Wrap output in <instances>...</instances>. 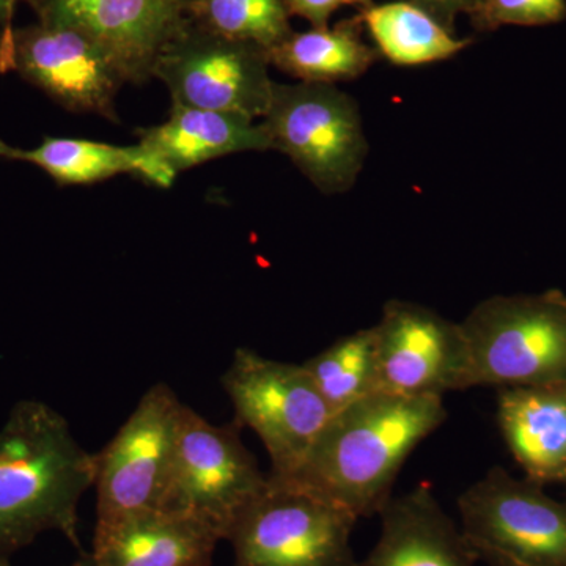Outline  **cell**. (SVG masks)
Masks as SVG:
<instances>
[{
	"instance_id": "obj_13",
	"label": "cell",
	"mask_w": 566,
	"mask_h": 566,
	"mask_svg": "<svg viewBox=\"0 0 566 566\" xmlns=\"http://www.w3.org/2000/svg\"><path fill=\"white\" fill-rule=\"evenodd\" d=\"M44 24L77 29L102 44L126 82L144 84L186 21L177 0H28Z\"/></svg>"
},
{
	"instance_id": "obj_25",
	"label": "cell",
	"mask_w": 566,
	"mask_h": 566,
	"mask_svg": "<svg viewBox=\"0 0 566 566\" xmlns=\"http://www.w3.org/2000/svg\"><path fill=\"white\" fill-rule=\"evenodd\" d=\"M420 9L430 13L439 24L444 25L450 32H455V22L461 14L471 17L480 0H411Z\"/></svg>"
},
{
	"instance_id": "obj_28",
	"label": "cell",
	"mask_w": 566,
	"mask_h": 566,
	"mask_svg": "<svg viewBox=\"0 0 566 566\" xmlns=\"http://www.w3.org/2000/svg\"><path fill=\"white\" fill-rule=\"evenodd\" d=\"M0 566H11L10 560H0ZM71 566H95V564H93L92 554H82Z\"/></svg>"
},
{
	"instance_id": "obj_21",
	"label": "cell",
	"mask_w": 566,
	"mask_h": 566,
	"mask_svg": "<svg viewBox=\"0 0 566 566\" xmlns=\"http://www.w3.org/2000/svg\"><path fill=\"white\" fill-rule=\"evenodd\" d=\"M333 415L378 394L374 326L337 338L303 364Z\"/></svg>"
},
{
	"instance_id": "obj_16",
	"label": "cell",
	"mask_w": 566,
	"mask_h": 566,
	"mask_svg": "<svg viewBox=\"0 0 566 566\" xmlns=\"http://www.w3.org/2000/svg\"><path fill=\"white\" fill-rule=\"evenodd\" d=\"M497 423L526 479L566 485V385L501 387Z\"/></svg>"
},
{
	"instance_id": "obj_5",
	"label": "cell",
	"mask_w": 566,
	"mask_h": 566,
	"mask_svg": "<svg viewBox=\"0 0 566 566\" xmlns=\"http://www.w3.org/2000/svg\"><path fill=\"white\" fill-rule=\"evenodd\" d=\"M357 520L303 488L268 474L262 494L227 534L233 566H354Z\"/></svg>"
},
{
	"instance_id": "obj_7",
	"label": "cell",
	"mask_w": 566,
	"mask_h": 566,
	"mask_svg": "<svg viewBox=\"0 0 566 566\" xmlns=\"http://www.w3.org/2000/svg\"><path fill=\"white\" fill-rule=\"evenodd\" d=\"M240 431L237 422L212 424L185 405L161 510L200 517L226 539L238 516L268 485V474Z\"/></svg>"
},
{
	"instance_id": "obj_2",
	"label": "cell",
	"mask_w": 566,
	"mask_h": 566,
	"mask_svg": "<svg viewBox=\"0 0 566 566\" xmlns=\"http://www.w3.org/2000/svg\"><path fill=\"white\" fill-rule=\"evenodd\" d=\"M95 474V455L82 449L61 412L43 401H18L0 428V560L52 531L81 549L77 509Z\"/></svg>"
},
{
	"instance_id": "obj_11",
	"label": "cell",
	"mask_w": 566,
	"mask_h": 566,
	"mask_svg": "<svg viewBox=\"0 0 566 566\" xmlns=\"http://www.w3.org/2000/svg\"><path fill=\"white\" fill-rule=\"evenodd\" d=\"M7 71L20 74L66 111L117 120L115 98L125 76L109 52L77 29L40 21L2 29L0 73Z\"/></svg>"
},
{
	"instance_id": "obj_3",
	"label": "cell",
	"mask_w": 566,
	"mask_h": 566,
	"mask_svg": "<svg viewBox=\"0 0 566 566\" xmlns=\"http://www.w3.org/2000/svg\"><path fill=\"white\" fill-rule=\"evenodd\" d=\"M461 324L474 387L566 385V294H497Z\"/></svg>"
},
{
	"instance_id": "obj_8",
	"label": "cell",
	"mask_w": 566,
	"mask_h": 566,
	"mask_svg": "<svg viewBox=\"0 0 566 566\" xmlns=\"http://www.w3.org/2000/svg\"><path fill=\"white\" fill-rule=\"evenodd\" d=\"M270 66L263 48L208 31L186 14L180 31L159 52L153 77L167 85L174 104L259 120L273 99Z\"/></svg>"
},
{
	"instance_id": "obj_9",
	"label": "cell",
	"mask_w": 566,
	"mask_h": 566,
	"mask_svg": "<svg viewBox=\"0 0 566 566\" xmlns=\"http://www.w3.org/2000/svg\"><path fill=\"white\" fill-rule=\"evenodd\" d=\"M545 488L501 465L469 486L458 499V512L475 553L523 566H566V499Z\"/></svg>"
},
{
	"instance_id": "obj_10",
	"label": "cell",
	"mask_w": 566,
	"mask_h": 566,
	"mask_svg": "<svg viewBox=\"0 0 566 566\" xmlns=\"http://www.w3.org/2000/svg\"><path fill=\"white\" fill-rule=\"evenodd\" d=\"M185 403L158 382L102 452L95 453L96 521L161 510Z\"/></svg>"
},
{
	"instance_id": "obj_19",
	"label": "cell",
	"mask_w": 566,
	"mask_h": 566,
	"mask_svg": "<svg viewBox=\"0 0 566 566\" xmlns=\"http://www.w3.org/2000/svg\"><path fill=\"white\" fill-rule=\"evenodd\" d=\"M359 17L337 22L334 28L292 32L268 51L271 66L294 80L311 84H337L364 76L379 54L363 39Z\"/></svg>"
},
{
	"instance_id": "obj_20",
	"label": "cell",
	"mask_w": 566,
	"mask_h": 566,
	"mask_svg": "<svg viewBox=\"0 0 566 566\" xmlns=\"http://www.w3.org/2000/svg\"><path fill=\"white\" fill-rule=\"evenodd\" d=\"M357 17L371 36L379 57L394 65L419 66L455 57L471 39H458L411 0L374 3Z\"/></svg>"
},
{
	"instance_id": "obj_18",
	"label": "cell",
	"mask_w": 566,
	"mask_h": 566,
	"mask_svg": "<svg viewBox=\"0 0 566 566\" xmlns=\"http://www.w3.org/2000/svg\"><path fill=\"white\" fill-rule=\"evenodd\" d=\"M0 158L35 164L61 186L92 185L132 174L158 188H170L177 178L140 144L118 147L103 142L44 137L39 147L22 150L0 140Z\"/></svg>"
},
{
	"instance_id": "obj_26",
	"label": "cell",
	"mask_w": 566,
	"mask_h": 566,
	"mask_svg": "<svg viewBox=\"0 0 566 566\" xmlns=\"http://www.w3.org/2000/svg\"><path fill=\"white\" fill-rule=\"evenodd\" d=\"M17 2L18 0H0V25H2V29L11 28Z\"/></svg>"
},
{
	"instance_id": "obj_12",
	"label": "cell",
	"mask_w": 566,
	"mask_h": 566,
	"mask_svg": "<svg viewBox=\"0 0 566 566\" xmlns=\"http://www.w3.org/2000/svg\"><path fill=\"white\" fill-rule=\"evenodd\" d=\"M379 392L441 397L468 390L469 352L460 323L390 300L374 326Z\"/></svg>"
},
{
	"instance_id": "obj_4",
	"label": "cell",
	"mask_w": 566,
	"mask_h": 566,
	"mask_svg": "<svg viewBox=\"0 0 566 566\" xmlns=\"http://www.w3.org/2000/svg\"><path fill=\"white\" fill-rule=\"evenodd\" d=\"M221 381L234 422L259 436L275 479H286L300 468L334 416L303 364L238 348Z\"/></svg>"
},
{
	"instance_id": "obj_15",
	"label": "cell",
	"mask_w": 566,
	"mask_h": 566,
	"mask_svg": "<svg viewBox=\"0 0 566 566\" xmlns=\"http://www.w3.org/2000/svg\"><path fill=\"white\" fill-rule=\"evenodd\" d=\"M381 534L371 553L354 566H474L479 560L463 528L423 483L390 499L378 515Z\"/></svg>"
},
{
	"instance_id": "obj_24",
	"label": "cell",
	"mask_w": 566,
	"mask_h": 566,
	"mask_svg": "<svg viewBox=\"0 0 566 566\" xmlns=\"http://www.w3.org/2000/svg\"><path fill=\"white\" fill-rule=\"evenodd\" d=\"M292 17H300L312 28H326L331 18L342 7H357L365 10L374 6V0H283Z\"/></svg>"
},
{
	"instance_id": "obj_17",
	"label": "cell",
	"mask_w": 566,
	"mask_h": 566,
	"mask_svg": "<svg viewBox=\"0 0 566 566\" xmlns=\"http://www.w3.org/2000/svg\"><path fill=\"white\" fill-rule=\"evenodd\" d=\"M139 134L142 147L175 175L233 153L273 150V139L263 122L180 104H174L163 125L140 129Z\"/></svg>"
},
{
	"instance_id": "obj_22",
	"label": "cell",
	"mask_w": 566,
	"mask_h": 566,
	"mask_svg": "<svg viewBox=\"0 0 566 566\" xmlns=\"http://www.w3.org/2000/svg\"><path fill=\"white\" fill-rule=\"evenodd\" d=\"M185 11L208 31L266 51L293 32L283 0H197Z\"/></svg>"
},
{
	"instance_id": "obj_23",
	"label": "cell",
	"mask_w": 566,
	"mask_h": 566,
	"mask_svg": "<svg viewBox=\"0 0 566 566\" xmlns=\"http://www.w3.org/2000/svg\"><path fill=\"white\" fill-rule=\"evenodd\" d=\"M472 25L491 32L504 25H549L566 18V0H480L471 14Z\"/></svg>"
},
{
	"instance_id": "obj_1",
	"label": "cell",
	"mask_w": 566,
	"mask_h": 566,
	"mask_svg": "<svg viewBox=\"0 0 566 566\" xmlns=\"http://www.w3.org/2000/svg\"><path fill=\"white\" fill-rule=\"evenodd\" d=\"M446 420L441 397L370 395L335 412L300 468L279 480L318 495L356 520L379 515L412 450Z\"/></svg>"
},
{
	"instance_id": "obj_6",
	"label": "cell",
	"mask_w": 566,
	"mask_h": 566,
	"mask_svg": "<svg viewBox=\"0 0 566 566\" xmlns=\"http://www.w3.org/2000/svg\"><path fill=\"white\" fill-rule=\"evenodd\" d=\"M263 123L273 150L289 156L319 191H348L363 172L368 144L359 106L334 84H274Z\"/></svg>"
},
{
	"instance_id": "obj_14",
	"label": "cell",
	"mask_w": 566,
	"mask_h": 566,
	"mask_svg": "<svg viewBox=\"0 0 566 566\" xmlns=\"http://www.w3.org/2000/svg\"><path fill=\"white\" fill-rule=\"evenodd\" d=\"M222 536L188 513L144 510L96 521L95 566H211Z\"/></svg>"
},
{
	"instance_id": "obj_27",
	"label": "cell",
	"mask_w": 566,
	"mask_h": 566,
	"mask_svg": "<svg viewBox=\"0 0 566 566\" xmlns=\"http://www.w3.org/2000/svg\"><path fill=\"white\" fill-rule=\"evenodd\" d=\"M476 556H479V560H483L490 566H523L515 564V562L509 560V558L497 556V554L479 553Z\"/></svg>"
},
{
	"instance_id": "obj_29",
	"label": "cell",
	"mask_w": 566,
	"mask_h": 566,
	"mask_svg": "<svg viewBox=\"0 0 566 566\" xmlns=\"http://www.w3.org/2000/svg\"><path fill=\"white\" fill-rule=\"evenodd\" d=\"M177 2L186 10L189 6H192L193 2H197V0H177Z\"/></svg>"
}]
</instances>
